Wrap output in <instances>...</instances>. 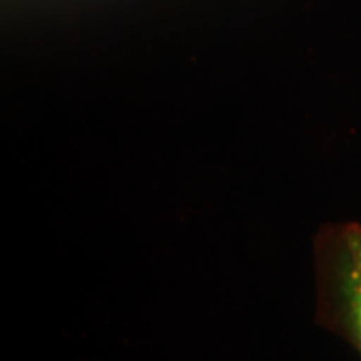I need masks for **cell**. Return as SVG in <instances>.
<instances>
[{
    "instance_id": "obj_1",
    "label": "cell",
    "mask_w": 361,
    "mask_h": 361,
    "mask_svg": "<svg viewBox=\"0 0 361 361\" xmlns=\"http://www.w3.org/2000/svg\"><path fill=\"white\" fill-rule=\"evenodd\" d=\"M333 286H335L340 314L361 318V228L350 224L336 233L331 241Z\"/></svg>"
},
{
    "instance_id": "obj_2",
    "label": "cell",
    "mask_w": 361,
    "mask_h": 361,
    "mask_svg": "<svg viewBox=\"0 0 361 361\" xmlns=\"http://www.w3.org/2000/svg\"><path fill=\"white\" fill-rule=\"evenodd\" d=\"M348 326L351 331H353V336L356 338V343H358L360 350H361V318H348L346 319Z\"/></svg>"
}]
</instances>
